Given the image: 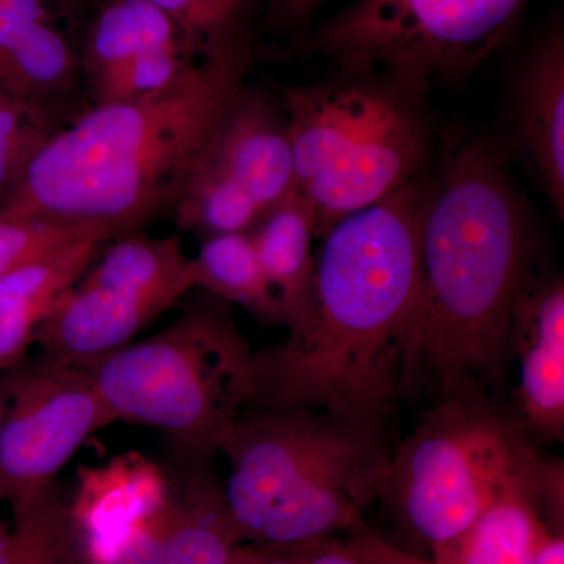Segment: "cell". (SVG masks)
Wrapping results in <instances>:
<instances>
[{"label": "cell", "mask_w": 564, "mask_h": 564, "mask_svg": "<svg viewBox=\"0 0 564 564\" xmlns=\"http://www.w3.org/2000/svg\"><path fill=\"white\" fill-rule=\"evenodd\" d=\"M429 184L411 182L322 237L313 325L254 351L252 410L328 411L384 425L413 380Z\"/></svg>", "instance_id": "obj_1"}, {"label": "cell", "mask_w": 564, "mask_h": 564, "mask_svg": "<svg viewBox=\"0 0 564 564\" xmlns=\"http://www.w3.org/2000/svg\"><path fill=\"white\" fill-rule=\"evenodd\" d=\"M536 232L507 154L486 137L452 144L421 223L422 306L413 381L441 399L488 393L513 361L516 304L538 273Z\"/></svg>", "instance_id": "obj_2"}, {"label": "cell", "mask_w": 564, "mask_h": 564, "mask_svg": "<svg viewBox=\"0 0 564 564\" xmlns=\"http://www.w3.org/2000/svg\"><path fill=\"white\" fill-rule=\"evenodd\" d=\"M252 61V46L198 58L159 90L93 107L47 141L0 199V218L121 239L173 214Z\"/></svg>", "instance_id": "obj_3"}, {"label": "cell", "mask_w": 564, "mask_h": 564, "mask_svg": "<svg viewBox=\"0 0 564 564\" xmlns=\"http://www.w3.org/2000/svg\"><path fill=\"white\" fill-rule=\"evenodd\" d=\"M220 452L237 529L304 544L355 524L381 497L393 451L383 423L328 411H254Z\"/></svg>", "instance_id": "obj_4"}, {"label": "cell", "mask_w": 564, "mask_h": 564, "mask_svg": "<svg viewBox=\"0 0 564 564\" xmlns=\"http://www.w3.org/2000/svg\"><path fill=\"white\" fill-rule=\"evenodd\" d=\"M430 88L391 73L337 70L332 79L285 90L295 193L313 210L315 239L352 212L429 177Z\"/></svg>", "instance_id": "obj_5"}, {"label": "cell", "mask_w": 564, "mask_h": 564, "mask_svg": "<svg viewBox=\"0 0 564 564\" xmlns=\"http://www.w3.org/2000/svg\"><path fill=\"white\" fill-rule=\"evenodd\" d=\"M563 463L534 448L518 414L488 393L441 399L392 452L381 497L437 554L497 500L525 492L563 505Z\"/></svg>", "instance_id": "obj_6"}, {"label": "cell", "mask_w": 564, "mask_h": 564, "mask_svg": "<svg viewBox=\"0 0 564 564\" xmlns=\"http://www.w3.org/2000/svg\"><path fill=\"white\" fill-rule=\"evenodd\" d=\"M231 306L204 291L161 332L85 370L117 421L159 430L187 455L220 452L254 383V351Z\"/></svg>", "instance_id": "obj_7"}, {"label": "cell", "mask_w": 564, "mask_h": 564, "mask_svg": "<svg viewBox=\"0 0 564 564\" xmlns=\"http://www.w3.org/2000/svg\"><path fill=\"white\" fill-rule=\"evenodd\" d=\"M532 0H356L318 29L337 70L423 82L469 76L507 41Z\"/></svg>", "instance_id": "obj_8"}, {"label": "cell", "mask_w": 564, "mask_h": 564, "mask_svg": "<svg viewBox=\"0 0 564 564\" xmlns=\"http://www.w3.org/2000/svg\"><path fill=\"white\" fill-rule=\"evenodd\" d=\"M195 289V259L177 237H122L58 295L33 344L52 362L91 369Z\"/></svg>", "instance_id": "obj_9"}, {"label": "cell", "mask_w": 564, "mask_h": 564, "mask_svg": "<svg viewBox=\"0 0 564 564\" xmlns=\"http://www.w3.org/2000/svg\"><path fill=\"white\" fill-rule=\"evenodd\" d=\"M0 500L22 519L82 444L117 422L91 375L41 356L0 373Z\"/></svg>", "instance_id": "obj_10"}, {"label": "cell", "mask_w": 564, "mask_h": 564, "mask_svg": "<svg viewBox=\"0 0 564 564\" xmlns=\"http://www.w3.org/2000/svg\"><path fill=\"white\" fill-rule=\"evenodd\" d=\"M191 62L173 22L151 0H109L84 50L95 106L159 90Z\"/></svg>", "instance_id": "obj_11"}, {"label": "cell", "mask_w": 564, "mask_h": 564, "mask_svg": "<svg viewBox=\"0 0 564 564\" xmlns=\"http://www.w3.org/2000/svg\"><path fill=\"white\" fill-rule=\"evenodd\" d=\"M519 359L518 417L543 440L564 436V284L538 274L516 304L513 359Z\"/></svg>", "instance_id": "obj_12"}, {"label": "cell", "mask_w": 564, "mask_h": 564, "mask_svg": "<svg viewBox=\"0 0 564 564\" xmlns=\"http://www.w3.org/2000/svg\"><path fill=\"white\" fill-rule=\"evenodd\" d=\"M203 159L247 192L263 214L295 192L284 110L248 85L226 111Z\"/></svg>", "instance_id": "obj_13"}, {"label": "cell", "mask_w": 564, "mask_h": 564, "mask_svg": "<svg viewBox=\"0 0 564 564\" xmlns=\"http://www.w3.org/2000/svg\"><path fill=\"white\" fill-rule=\"evenodd\" d=\"M516 139L556 214L564 212V33L552 25L510 82Z\"/></svg>", "instance_id": "obj_14"}, {"label": "cell", "mask_w": 564, "mask_h": 564, "mask_svg": "<svg viewBox=\"0 0 564 564\" xmlns=\"http://www.w3.org/2000/svg\"><path fill=\"white\" fill-rule=\"evenodd\" d=\"M79 499L93 560L107 564L132 527L165 507L166 477L139 454L79 470Z\"/></svg>", "instance_id": "obj_15"}, {"label": "cell", "mask_w": 564, "mask_h": 564, "mask_svg": "<svg viewBox=\"0 0 564 564\" xmlns=\"http://www.w3.org/2000/svg\"><path fill=\"white\" fill-rule=\"evenodd\" d=\"M250 232L280 303L282 326L289 336H302L313 325L315 314L313 210L293 192L267 210Z\"/></svg>", "instance_id": "obj_16"}, {"label": "cell", "mask_w": 564, "mask_h": 564, "mask_svg": "<svg viewBox=\"0 0 564 564\" xmlns=\"http://www.w3.org/2000/svg\"><path fill=\"white\" fill-rule=\"evenodd\" d=\"M101 243L82 240L0 278V373L24 361L41 321L87 273Z\"/></svg>", "instance_id": "obj_17"}, {"label": "cell", "mask_w": 564, "mask_h": 564, "mask_svg": "<svg viewBox=\"0 0 564 564\" xmlns=\"http://www.w3.org/2000/svg\"><path fill=\"white\" fill-rule=\"evenodd\" d=\"M541 503L525 492L497 500L440 554L441 564H533L549 536Z\"/></svg>", "instance_id": "obj_18"}, {"label": "cell", "mask_w": 564, "mask_h": 564, "mask_svg": "<svg viewBox=\"0 0 564 564\" xmlns=\"http://www.w3.org/2000/svg\"><path fill=\"white\" fill-rule=\"evenodd\" d=\"M195 265L198 289L239 304L267 325L282 326L280 303L263 272L251 232L209 237Z\"/></svg>", "instance_id": "obj_19"}, {"label": "cell", "mask_w": 564, "mask_h": 564, "mask_svg": "<svg viewBox=\"0 0 564 564\" xmlns=\"http://www.w3.org/2000/svg\"><path fill=\"white\" fill-rule=\"evenodd\" d=\"M180 33L191 61L251 46V21L259 0H151Z\"/></svg>", "instance_id": "obj_20"}, {"label": "cell", "mask_w": 564, "mask_h": 564, "mask_svg": "<svg viewBox=\"0 0 564 564\" xmlns=\"http://www.w3.org/2000/svg\"><path fill=\"white\" fill-rule=\"evenodd\" d=\"M177 226L198 236L250 232L263 217L247 192L226 180L202 159L185 185L176 209Z\"/></svg>", "instance_id": "obj_21"}, {"label": "cell", "mask_w": 564, "mask_h": 564, "mask_svg": "<svg viewBox=\"0 0 564 564\" xmlns=\"http://www.w3.org/2000/svg\"><path fill=\"white\" fill-rule=\"evenodd\" d=\"M74 70L73 50L51 18L35 25L0 61V85L22 98L43 101L46 96L65 90Z\"/></svg>", "instance_id": "obj_22"}, {"label": "cell", "mask_w": 564, "mask_h": 564, "mask_svg": "<svg viewBox=\"0 0 564 564\" xmlns=\"http://www.w3.org/2000/svg\"><path fill=\"white\" fill-rule=\"evenodd\" d=\"M57 132L43 101L13 93L0 106V199L17 187L33 159Z\"/></svg>", "instance_id": "obj_23"}, {"label": "cell", "mask_w": 564, "mask_h": 564, "mask_svg": "<svg viewBox=\"0 0 564 564\" xmlns=\"http://www.w3.org/2000/svg\"><path fill=\"white\" fill-rule=\"evenodd\" d=\"M87 239L107 240L102 234L58 223L0 218V278Z\"/></svg>", "instance_id": "obj_24"}, {"label": "cell", "mask_w": 564, "mask_h": 564, "mask_svg": "<svg viewBox=\"0 0 564 564\" xmlns=\"http://www.w3.org/2000/svg\"><path fill=\"white\" fill-rule=\"evenodd\" d=\"M225 492L204 511L199 521L188 522L163 538L162 564H225L229 556V541L220 529L221 519L231 516L218 514L226 507Z\"/></svg>", "instance_id": "obj_25"}, {"label": "cell", "mask_w": 564, "mask_h": 564, "mask_svg": "<svg viewBox=\"0 0 564 564\" xmlns=\"http://www.w3.org/2000/svg\"><path fill=\"white\" fill-rule=\"evenodd\" d=\"M46 20H51L46 0H0V61Z\"/></svg>", "instance_id": "obj_26"}, {"label": "cell", "mask_w": 564, "mask_h": 564, "mask_svg": "<svg viewBox=\"0 0 564 564\" xmlns=\"http://www.w3.org/2000/svg\"><path fill=\"white\" fill-rule=\"evenodd\" d=\"M148 519L132 527L107 564H162L163 538L148 529Z\"/></svg>", "instance_id": "obj_27"}, {"label": "cell", "mask_w": 564, "mask_h": 564, "mask_svg": "<svg viewBox=\"0 0 564 564\" xmlns=\"http://www.w3.org/2000/svg\"><path fill=\"white\" fill-rule=\"evenodd\" d=\"M28 521V533L17 538V540H10L6 538L2 545H0V564H28L31 562L32 543L31 540V521L29 518H24Z\"/></svg>", "instance_id": "obj_28"}, {"label": "cell", "mask_w": 564, "mask_h": 564, "mask_svg": "<svg viewBox=\"0 0 564 564\" xmlns=\"http://www.w3.org/2000/svg\"><path fill=\"white\" fill-rule=\"evenodd\" d=\"M322 0H276V11L285 24H300L306 21Z\"/></svg>", "instance_id": "obj_29"}, {"label": "cell", "mask_w": 564, "mask_h": 564, "mask_svg": "<svg viewBox=\"0 0 564 564\" xmlns=\"http://www.w3.org/2000/svg\"><path fill=\"white\" fill-rule=\"evenodd\" d=\"M307 564H372L356 554L352 549H326L318 552Z\"/></svg>", "instance_id": "obj_30"}, {"label": "cell", "mask_w": 564, "mask_h": 564, "mask_svg": "<svg viewBox=\"0 0 564 564\" xmlns=\"http://www.w3.org/2000/svg\"><path fill=\"white\" fill-rule=\"evenodd\" d=\"M533 564H564L563 538H545L534 556Z\"/></svg>", "instance_id": "obj_31"}, {"label": "cell", "mask_w": 564, "mask_h": 564, "mask_svg": "<svg viewBox=\"0 0 564 564\" xmlns=\"http://www.w3.org/2000/svg\"><path fill=\"white\" fill-rule=\"evenodd\" d=\"M225 564H299V563L289 562V560H273V562H267V563L236 562V560H231V556H229L228 562H226Z\"/></svg>", "instance_id": "obj_32"}, {"label": "cell", "mask_w": 564, "mask_h": 564, "mask_svg": "<svg viewBox=\"0 0 564 564\" xmlns=\"http://www.w3.org/2000/svg\"><path fill=\"white\" fill-rule=\"evenodd\" d=\"M11 95H13V93L7 90V88L3 87V85H0V106H2V104L6 102Z\"/></svg>", "instance_id": "obj_33"}, {"label": "cell", "mask_w": 564, "mask_h": 564, "mask_svg": "<svg viewBox=\"0 0 564 564\" xmlns=\"http://www.w3.org/2000/svg\"><path fill=\"white\" fill-rule=\"evenodd\" d=\"M2 414H3V400H2V393H0V422H2Z\"/></svg>", "instance_id": "obj_34"}]
</instances>
